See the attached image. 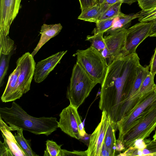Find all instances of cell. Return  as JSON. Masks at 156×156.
Here are the masks:
<instances>
[{"label": "cell", "instance_id": "6da1fadb", "mask_svg": "<svg viewBox=\"0 0 156 156\" xmlns=\"http://www.w3.org/2000/svg\"><path fill=\"white\" fill-rule=\"evenodd\" d=\"M136 52L114 60L108 66L101 84L99 107L115 123L119 121L121 107L141 69Z\"/></svg>", "mask_w": 156, "mask_h": 156}, {"label": "cell", "instance_id": "7a4b0ae2", "mask_svg": "<svg viewBox=\"0 0 156 156\" xmlns=\"http://www.w3.org/2000/svg\"><path fill=\"white\" fill-rule=\"evenodd\" d=\"M0 117L9 125L11 131L21 129L36 135L48 136L58 128L56 117H33L14 101L10 108H0Z\"/></svg>", "mask_w": 156, "mask_h": 156}, {"label": "cell", "instance_id": "3957f363", "mask_svg": "<svg viewBox=\"0 0 156 156\" xmlns=\"http://www.w3.org/2000/svg\"><path fill=\"white\" fill-rule=\"evenodd\" d=\"M16 65V69L9 77L1 97L3 102L20 99L30 90L36 66L34 57L29 52H26L17 60Z\"/></svg>", "mask_w": 156, "mask_h": 156}, {"label": "cell", "instance_id": "277c9868", "mask_svg": "<svg viewBox=\"0 0 156 156\" xmlns=\"http://www.w3.org/2000/svg\"><path fill=\"white\" fill-rule=\"evenodd\" d=\"M97 84L76 61L73 69L66 92V97L70 104L78 109Z\"/></svg>", "mask_w": 156, "mask_h": 156}, {"label": "cell", "instance_id": "5b68a950", "mask_svg": "<svg viewBox=\"0 0 156 156\" xmlns=\"http://www.w3.org/2000/svg\"><path fill=\"white\" fill-rule=\"evenodd\" d=\"M74 55L90 77L98 83L101 84L105 76L108 65L101 53L90 46L85 50H78Z\"/></svg>", "mask_w": 156, "mask_h": 156}, {"label": "cell", "instance_id": "8992f818", "mask_svg": "<svg viewBox=\"0 0 156 156\" xmlns=\"http://www.w3.org/2000/svg\"><path fill=\"white\" fill-rule=\"evenodd\" d=\"M156 127V101L148 107L138 123L125 136L122 143L125 151L133 147L137 140H144L149 136Z\"/></svg>", "mask_w": 156, "mask_h": 156}, {"label": "cell", "instance_id": "52a82bcc", "mask_svg": "<svg viewBox=\"0 0 156 156\" xmlns=\"http://www.w3.org/2000/svg\"><path fill=\"white\" fill-rule=\"evenodd\" d=\"M156 101V86L152 91L142 97L131 112L117 122L119 131L117 142L122 143L125 136L139 122L148 107Z\"/></svg>", "mask_w": 156, "mask_h": 156}, {"label": "cell", "instance_id": "ba28073f", "mask_svg": "<svg viewBox=\"0 0 156 156\" xmlns=\"http://www.w3.org/2000/svg\"><path fill=\"white\" fill-rule=\"evenodd\" d=\"M58 128L70 136L79 140L87 135L77 111L70 104L59 114Z\"/></svg>", "mask_w": 156, "mask_h": 156}, {"label": "cell", "instance_id": "9c48e42d", "mask_svg": "<svg viewBox=\"0 0 156 156\" xmlns=\"http://www.w3.org/2000/svg\"><path fill=\"white\" fill-rule=\"evenodd\" d=\"M127 29L122 28L104 37L105 47L101 53L108 66L115 59L127 55L126 49Z\"/></svg>", "mask_w": 156, "mask_h": 156}, {"label": "cell", "instance_id": "30bf717a", "mask_svg": "<svg viewBox=\"0 0 156 156\" xmlns=\"http://www.w3.org/2000/svg\"><path fill=\"white\" fill-rule=\"evenodd\" d=\"M153 21L140 22L127 29L126 49L127 54L136 52L139 45L151 34Z\"/></svg>", "mask_w": 156, "mask_h": 156}, {"label": "cell", "instance_id": "8fae6325", "mask_svg": "<svg viewBox=\"0 0 156 156\" xmlns=\"http://www.w3.org/2000/svg\"><path fill=\"white\" fill-rule=\"evenodd\" d=\"M111 120L107 113L102 111L100 123L89 137L86 150L87 156H101L105 135Z\"/></svg>", "mask_w": 156, "mask_h": 156}, {"label": "cell", "instance_id": "7c38bea8", "mask_svg": "<svg viewBox=\"0 0 156 156\" xmlns=\"http://www.w3.org/2000/svg\"><path fill=\"white\" fill-rule=\"evenodd\" d=\"M21 0H0V33L8 35L11 25L17 16Z\"/></svg>", "mask_w": 156, "mask_h": 156}, {"label": "cell", "instance_id": "4fadbf2b", "mask_svg": "<svg viewBox=\"0 0 156 156\" xmlns=\"http://www.w3.org/2000/svg\"><path fill=\"white\" fill-rule=\"evenodd\" d=\"M67 51H60L38 62L36 65L34 79L35 82L40 83L48 75L57 65Z\"/></svg>", "mask_w": 156, "mask_h": 156}, {"label": "cell", "instance_id": "5bb4252c", "mask_svg": "<svg viewBox=\"0 0 156 156\" xmlns=\"http://www.w3.org/2000/svg\"><path fill=\"white\" fill-rule=\"evenodd\" d=\"M117 129V123L111 119L105 135L101 156L118 155L119 153L116 150L117 140L115 134Z\"/></svg>", "mask_w": 156, "mask_h": 156}, {"label": "cell", "instance_id": "9a60e30c", "mask_svg": "<svg viewBox=\"0 0 156 156\" xmlns=\"http://www.w3.org/2000/svg\"><path fill=\"white\" fill-rule=\"evenodd\" d=\"M62 27L60 23L48 25L44 24L40 32L41 34L39 41L31 53L34 57L40 49L51 38L57 35L61 31Z\"/></svg>", "mask_w": 156, "mask_h": 156}, {"label": "cell", "instance_id": "2e32d148", "mask_svg": "<svg viewBox=\"0 0 156 156\" xmlns=\"http://www.w3.org/2000/svg\"><path fill=\"white\" fill-rule=\"evenodd\" d=\"M0 124L2 137L5 140L14 156H27L18 144L14 135L11 133L9 126L1 117Z\"/></svg>", "mask_w": 156, "mask_h": 156}, {"label": "cell", "instance_id": "e0dca14e", "mask_svg": "<svg viewBox=\"0 0 156 156\" xmlns=\"http://www.w3.org/2000/svg\"><path fill=\"white\" fill-rule=\"evenodd\" d=\"M104 2H99L93 6L81 12L78 19L84 21L96 23L104 11Z\"/></svg>", "mask_w": 156, "mask_h": 156}, {"label": "cell", "instance_id": "ac0fdd59", "mask_svg": "<svg viewBox=\"0 0 156 156\" xmlns=\"http://www.w3.org/2000/svg\"><path fill=\"white\" fill-rule=\"evenodd\" d=\"M136 18L137 16L136 13L127 15L122 12L119 16L115 18L112 26L106 33L108 35L122 28L128 29L130 25L131 21Z\"/></svg>", "mask_w": 156, "mask_h": 156}, {"label": "cell", "instance_id": "d6986e66", "mask_svg": "<svg viewBox=\"0 0 156 156\" xmlns=\"http://www.w3.org/2000/svg\"><path fill=\"white\" fill-rule=\"evenodd\" d=\"M149 65L145 66H142L141 69L134 81L132 88L129 92L123 105L134 96L139 91L143 81L150 72Z\"/></svg>", "mask_w": 156, "mask_h": 156}, {"label": "cell", "instance_id": "ffe728a7", "mask_svg": "<svg viewBox=\"0 0 156 156\" xmlns=\"http://www.w3.org/2000/svg\"><path fill=\"white\" fill-rule=\"evenodd\" d=\"M14 135L20 146L26 154L27 156H37V155L32 150L29 140L26 139L23 134V130H18Z\"/></svg>", "mask_w": 156, "mask_h": 156}, {"label": "cell", "instance_id": "44dd1931", "mask_svg": "<svg viewBox=\"0 0 156 156\" xmlns=\"http://www.w3.org/2000/svg\"><path fill=\"white\" fill-rule=\"evenodd\" d=\"M122 3L119 2L110 5L102 13L98 20H101L115 18L122 12L121 7Z\"/></svg>", "mask_w": 156, "mask_h": 156}, {"label": "cell", "instance_id": "7402d4cb", "mask_svg": "<svg viewBox=\"0 0 156 156\" xmlns=\"http://www.w3.org/2000/svg\"><path fill=\"white\" fill-rule=\"evenodd\" d=\"M15 48L9 54H0V87L4 83V78L7 73L10 59L14 52Z\"/></svg>", "mask_w": 156, "mask_h": 156}, {"label": "cell", "instance_id": "603a6c76", "mask_svg": "<svg viewBox=\"0 0 156 156\" xmlns=\"http://www.w3.org/2000/svg\"><path fill=\"white\" fill-rule=\"evenodd\" d=\"M104 33V32H100L94 34L92 36L88 35L86 39V40L91 43V46L101 53L104 49L105 47L103 37Z\"/></svg>", "mask_w": 156, "mask_h": 156}, {"label": "cell", "instance_id": "cb8c5ba5", "mask_svg": "<svg viewBox=\"0 0 156 156\" xmlns=\"http://www.w3.org/2000/svg\"><path fill=\"white\" fill-rule=\"evenodd\" d=\"M154 76L150 72L143 81L138 91L141 97L154 89L156 84L154 83Z\"/></svg>", "mask_w": 156, "mask_h": 156}, {"label": "cell", "instance_id": "d4e9b609", "mask_svg": "<svg viewBox=\"0 0 156 156\" xmlns=\"http://www.w3.org/2000/svg\"><path fill=\"white\" fill-rule=\"evenodd\" d=\"M14 47V42L8 35L0 33V54H9Z\"/></svg>", "mask_w": 156, "mask_h": 156}, {"label": "cell", "instance_id": "484cf974", "mask_svg": "<svg viewBox=\"0 0 156 156\" xmlns=\"http://www.w3.org/2000/svg\"><path fill=\"white\" fill-rule=\"evenodd\" d=\"M46 145L44 156H61L62 150L61 145L52 140H49L46 141Z\"/></svg>", "mask_w": 156, "mask_h": 156}, {"label": "cell", "instance_id": "4316f807", "mask_svg": "<svg viewBox=\"0 0 156 156\" xmlns=\"http://www.w3.org/2000/svg\"><path fill=\"white\" fill-rule=\"evenodd\" d=\"M139 22L152 21L156 18V7L146 10H142L136 13Z\"/></svg>", "mask_w": 156, "mask_h": 156}, {"label": "cell", "instance_id": "83f0119b", "mask_svg": "<svg viewBox=\"0 0 156 156\" xmlns=\"http://www.w3.org/2000/svg\"><path fill=\"white\" fill-rule=\"evenodd\" d=\"M115 18L98 21L96 23V27L94 29L93 33L95 34L100 32H106L112 26Z\"/></svg>", "mask_w": 156, "mask_h": 156}, {"label": "cell", "instance_id": "f1b7e54d", "mask_svg": "<svg viewBox=\"0 0 156 156\" xmlns=\"http://www.w3.org/2000/svg\"><path fill=\"white\" fill-rule=\"evenodd\" d=\"M146 147L141 151L142 156H156V140L144 139Z\"/></svg>", "mask_w": 156, "mask_h": 156}, {"label": "cell", "instance_id": "f546056e", "mask_svg": "<svg viewBox=\"0 0 156 156\" xmlns=\"http://www.w3.org/2000/svg\"><path fill=\"white\" fill-rule=\"evenodd\" d=\"M140 8L146 10L156 7V0H136Z\"/></svg>", "mask_w": 156, "mask_h": 156}, {"label": "cell", "instance_id": "4dcf8cb0", "mask_svg": "<svg viewBox=\"0 0 156 156\" xmlns=\"http://www.w3.org/2000/svg\"><path fill=\"white\" fill-rule=\"evenodd\" d=\"M5 140L4 139V142L0 141V156H13Z\"/></svg>", "mask_w": 156, "mask_h": 156}, {"label": "cell", "instance_id": "1f68e13d", "mask_svg": "<svg viewBox=\"0 0 156 156\" xmlns=\"http://www.w3.org/2000/svg\"><path fill=\"white\" fill-rule=\"evenodd\" d=\"M81 12L99 2V0H79Z\"/></svg>", "mask_w": 156, "mask_h": 156}, {"label": "cell", "instance_id": "d6a6232c", "mask_svg": "<svg viewBox=\"0 0 156 156\" xmlns=\"http://www.w3.org/2000/svg\"><path fill=\"white\" fill-rule=\"evenodd\" d=\"M87 156L86 151H70L65 149H62L61 156Z\"/></svg>", "mask_w": 156, "mask_h": 156}, {"label": "cell", "instance_id": "836d02e7", "mask_svg": "<svg viewBox=\"0 0 156 156\" xmlns=\"http://www.w3.org/2000/svg\"><path fill=\"white\" fill-rule=\"evenodd\" d=\"M154 50V53L152 57L149 65L150 72L154 76L156 74V47Z\"/></svg>", "mask_w": 156, "mask_h": 156}, {"label": "cell", "instance_id": "e575fe53", "mask_svg": "<svg viewBox=\"0 0 156 156\" xmlns=\"http://www.w3.org/2000/svg\"><path fill=\"white\" fill-rule=\"evenodd\" d=\"M146 145L144 140L138 139L136 141L133 147L136 149L142 151L146 147Z\"/></svg>", "mask_w": 156, "mask_h": 156}, {"label": "cell", "instance_id": "d590c367", "mask_svg": "<svg viewBox=\"0 0 156 156\" xmlns=\"http://www.w3.org/2000/svg\"><path fill=\"white\" fill-rule=\"evenodd\" d=\"M136 1H137L136 0H105L104 2H106L111 5L116 2H122V3H126L130 5Z\"/></svg>", "mask_w": 156, "mask_h": 156}, {"label": "cell", "instance_id": "8d00e7d4", "mask_svg": "<svg viewBox=\"0 0 156 156\" xmlns=\"http://www.w3.org/2000/svg\"><path fill=\"white\" fill-rule=\"evenodd\" d=\"M152 21H153V24L151 30V34L149 36L150 37H152L156 33V18Z\"/></svg>", "mask_w": 156, "mask_h": 156}, {"label": "cell", "instance_id": "74e56055", "mask_svg": "<svg viewBox=\"0 0 156 156\" xmlns=\"http://www.w3.org/2000/svg\"><path fill=\"white\" fill-rule=\"evenodd\" d=\"M153 140H156V130L155 131L154 134L153 136Z\"/></svg>", "mask_w": 156, "mask_h": 156}, {"label": "cell", "instance_id": "f35d334b", "mask_svg": "<svg viewBox=\"0 0 156 156\" xmlns=\"http://www.w3.org/2000/svg\"><path fill=\"white\" fill-rule=\"evenodd\" d=\"M99 2L100 3H102L104 2L105 0H99Z\"/></svg>", "mask_w": 156, "mask_h": 156}, {"label": "cell", "instance_id": "ab89813d", "mask_svg": "<svg viewBox=\"0 0 156 156\" xmlns=\"http://www.w3.org/2000/svg\"><path fill=\"white\" fill-rule=\"evenodd\" d=\"M156 37V33H155L154 34L152 37Z\"/></svg>", "mask_w": 156, "mask_h": 156}]
</instances>
